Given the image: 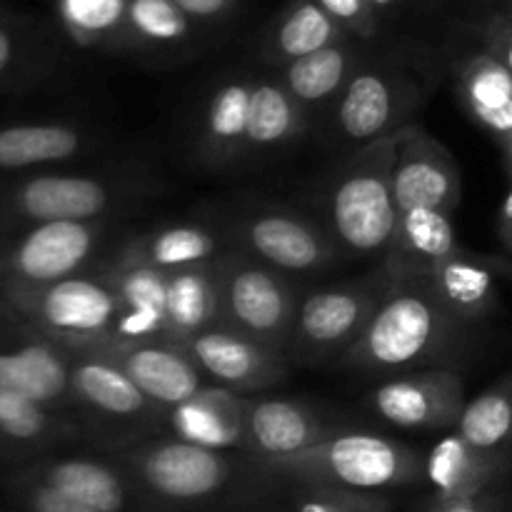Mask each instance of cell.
I'll return each instance as SVG.
<instances>
[{
    "label": "cell",
    "mask_w": 512,
    "mask_h": 512,
    "mask_svg": "<svg viewBox=\"0 0 512 512\" xmlns=\"http://www.w3.org/2000/svg\"><path fill=\"white\" fill-rule=\"evenodd\" d=\"M475 330L435 295L430 278H393L360 338L338 358L353 373L390 378L425 368H455Z\"/></svg>",
    "instance_id": "cell-1"
},
{
    "label": "cell",
    "mask_w": 512,
    "mask_h": 512,
    "mask_svg": "<svg viewBox=\"0 0 512 512\" xmlns=\"http://www.w3.org/2000/svg\"><path fill=\"white\" fill-rule=\"evenodd\" d=\"M140 165L35 170L0 178V238L45 223H103L155 193Z\"/></svg>",
    "instance_id": "cell-2"
},
{
    "label": "cell",
    "mask_w": 512,
    "mask_h": 512,
    "mask_svg": "<svg viewBox=\"0 0 512 512\" xmlns=\"http://www.w3.org/2000/svg\"><path fill=\"white\" fill-rule=\"evenodd\" d=\"M398 133L343 155L320 190L328 238L340 258L380 265L393 243L398 213L393 203V160Z\"/></svg>",
    "instance_id": "cell-3"
},
{
    "label": "cell",
    "mask_w": 512,
    "mask_h": 512,
    "mask_svg": "<svg viewBox=\"0 0 512 512\" xmlns=\"http://www.w3.org/2000/svg\"><path fill=\"white\" fill-rule=\"evenodd\" d=\"M435 88L433 75L403 55H368L325 113L323 135L350 153L418 123Z\"/></svg>",
    "instance_id": "cell-4"
},
{
    "label": "cell",
    "mask_w": 512,
    "mask_h": 512,
    "mask_svg": "<svg viewBox=\"0 0 512 512\" xmlns=\"http://www.w3.org/2000/svg\"><path fill=\"white\" fill-rule=\"evenodd\" d=\"M255 465L273 478L363 493L400 488L423 478V458L413 448L385 435L358 430H338L303 453Z\"/></svg>",
    "instance_id": "cell-5"
},
{
    "label": "cell",
    "mask_w": 512,
    "mask_h": 512,
    "mask_svg": "<svg viewBox=\"0 0 512 512\" xmlns=\"http://www.w3.org/2000/svg\"><path fill=\"white\" fill-rule=\"evenodd\" d=\"M18 323L68 350H95L115 343L118 300L100 268L38 285L0 290Z\"/></svg>",
    "instance_id": "cell-6"
},
{
    "label": "cell",
    "mask_w": 512,
    "mask_h": 512,
    "mask_svg": "<svg viewBox=\"0 0 512 512\" xmlns=\"http://www.w3.org/2000/svg\"><path fill=\"white\" fill-rule=\"evenodd\" d=\"M390 283L388 270L375 265L368 275L303 293L285 348L290 365L338 360L360 338Z\"/></svg>",
    "instance_id": "cell-7"
},
{
    "label": "cell",
    "mask_w": 512,
    "mask_h": 512,
    "mask_svg": "<svg viewBox=\"0 0 512 512\" xmlns=\"http://www.w3.org/2000/svg\"><path fill=\"white\" fill-rule=\"evenodd\" d=\"M218 325L285 353L303 290L293 278L230 248L218 258Z\"/></svg>",
    "instance_id": "cell-8"
},
{
    "label": "cell",
    "mask_w": 512,
    "mask_h": 512,
    "mask_svg": "<svg viewBox=\"0 0 512 512\" xmlns=\"http://www.w3.org/2000/svg\"><path fill=\"white\" fill-rule=\"evenodd\" d=\"M220 230L230 248L288 278L323 273L340 260L320 220L283 205H250Z\"/></svg>",
    "instance_id": "cell-9"
},
{
    "label": "cell",
    "mask_w": 512,
    "mask_h": 512,
    "mask_svg": "<svg viewBox=\"0 0 512 512\" xmlns=\"http://www.w3.org/2000/svg\"><path fill=\"white\" fill-rule=\"evenodd\" d=\"M103 223H45L0 238V290L38 288L95 268L108 243Z\"/></svg>",
    "instance_id": "cell-10"
},
{
    "label": "cell",
    "mask_w": 512,
    "mask_h": 512,
    "mask_svg": "<svg viewBox=\"0 0 512 512\" xmlns=\"http://www.w3.org/2000/svg\"><path fill=\"white\" fill-rule=\"evenodd\" d=\"M110 458L125 470L135 488L168 503H200L218 495L235 478L233 455L178 438L143 440Z\"/></svg>",
    "instance_id": "cell-11"
},
{
    "label": "cell",
    "mask_w": 512,
    "mask_h": 512,
    "mask_svg": "<svg viewBox=\"0 0 512 512\" xmlns=\"http://www.w3.org/2000/svg\"><path fill=\"white\" fill-rule=\"evenodd\" d=\"M465 400V380L455 368L390 375L365 395L380 420L403 430H455Z\"/></svg>",
    "instance_id": "cell-12"
},
{
    "label": "cell",
    "mask_w": 512,
    "mask_h": 512,
    "mask_svg": "<svg viewBox=\"0 0 512 512\" xmlns=\"http://www.w3.org/2000/svg\"><path fill=\"white\" fill-rule=\"evenodd\" d=\"M173 345L195 365L205 383L240 395H253L283 383L293 368L285 353L255 343L223 325Z\"/></svg>",
    "instance_id": "cell-13"
},
{
    "label": "cell",
    "mask_w": 512,
    "mask_h": 512,
    "mask_svg": "<svg viewBox=\"0 0 512 512\" xmlns=\"http://www.w3.org/2000/svg\"><path fill=\"white\" fill-rule=\"evenodd\" d=\"M463 200V173L455 155L420 123L398 133L393 160L395 213L428 208L455 215Z\"/></svg>",
    "instance_id": "cell-14"
},
{
    "label": "cell",
    "mask_w": 512,
    "mask_h": 512,
    "mask_svg": "<svg viewBox=\"0 0 512 512\" xmlns=\"http://www.w3.org/2000/svg\"><path fill=\"white\" fill-rule=\"evenodd\" d=\"M0 385L43 408L73 418L68 355L28 325L0 328Z\"/></svg>",
    "instance_id": "cell-15"
},
{
    "label": "cell",
    "mask_w": 512,
    "mask_h": 512,
    "mask_svg": "<svg viewBox=\"0 0 512 512\" xmlns=\"http://www.w3.org/2000/svg\"><path fill=\"white\" fill-rule=\"evenodd\" d=\"M103 135L80 118H30L0 123V178L58 168L100 148Z\"/></svg>",
    "instance_id": "cell-16"
},
{
    "label": "cell",
    "mask_w": 512,
    "mask_h": 512,
    "mask_svg": "<svg viewBox=\"0 0 512 512\" xmlns=\"http://www.w3.org/2000/svg\"><path fill=\"white\" fill-rule=\"evenodd\" d=\"M250 80L253 75H228L205 90L190 123V153L205 170L243 168L248 130Z\"/></svg>",
    "instance_id": "cell-17"
},
{
    "label": "cell",
    "mask_w": 512,
    "mask_h": 512,
    "mask_svg": "<svg viewBox=\"0 0 512 512\" xmlns=\"http://www.w3.org/2000/svg\"><path fill=\"white\" fill-rule=\"evenodd\" d=\"M63 350L68 355L73 413L133 428L160 425L163 408L145 398L105 355L95 350Z\"/></svg>",
    "instance_id": "cell-18"
},
{
    "label": "cell",
    "mask_w": 512,
    "mask_h": 512,
    "mask_svg": "<svg viewBox=\"0 0 512 512\" xmlns=\"http://www.w3.org/2000/svg\"><path fill=\"white\" fill-rule=\"evenodd\" d=\"M455 95L470 120L493 140L505 183L512 180V65L475 48L453 65Z\"/></svg>",
    "instance_id": "cell-19"
},
{
    "label": "cell",
    "mask_w": 512,
    "mask_h": 512,
    "mask_svg": "<svg viewBox=\"0 0 512 512\" xmlns=\"http://www.w3.org/2000/svg\"><path fill=\"white\" fill-rule=\"evenodd\" d=\"M338 430L343 428L330 423L308 403L248 395L243 453H248L253 463H270L303 453Z\"/></svg>",
    "instance_id": "cell-20"
},
{
    "label": "cell",
    "mask_w": 512,
    "mask_h": 512,
    "mask_svg": "<svg viewBox=\"0 0 512 512\" xmlns=\"http://www.w3.org/2000/svg\"><path fill=\"white\" fill-rule=\"evenodd\" d=\"M510 260L460 245L428 275L440 303L468 328L478 330L500 310V280H510Z\"/></svg>",
    "instance_id": "cell-21"
},
{
    "label": "cell",
    "mask_w": 512,
    "mask_h": 512,
    "mask_svg": "<svg viewBox=\"0 0 512 512\" xmlns=\"http://www.w3.org/2000/svg\"><path fill=\"white\" fill-rule=\"evenodd\" d=\"M20 465L43 485L95 512H128L135 503V483L113 458L40 455Z\"/></svg>",
    "instance_id": "cell-22"
},
{
    "label": "cell",
    "mask_w": 512,
    "mask_h": 512,
    "mask_svg": "<svg viewBox=\"0 0 512 512\" xmlns=\"http://www.w3.org/2000/svg\"><path fill=\"white\" fill-rule=\"evenodd\" d=\"M158 408H173L205 388L195 365L168 343H120L95 348Z\"/></svg>",
    "instance_id": "cell-23"
},
{
    "label": "cell",
    "mask_w": 512,
    "mask_h": 512,
    "mask_svg": "<svg viewBox=\"0 0 512 512\" xmlns=\"http://www.w3.org/2000/svg\"><path fill=\"white\" fill-rule=\"evenodd\" d=\"M225 250H230V245L220 225L170 223L125 238L110 260L158 273H178L213 263Z\"/></svg>",
    "instance_id": "cell-24"
},
{
    "label": "cell",
    "mask_w": 512,
    "mask_h": 512,
    "mask_svg": "<svg viewBox=\"0 0 512 512\" xmlns=\"http://www.w3.org/2000/svg\"><path fill=\"white\" fill-rule=\"evenodd\" d=\"M368 55V45L353 38L340 40V43L315 50V53L303 55V58L278 68L275 80L303 110L308 125H320L330 105L338 100L348 80L353 78V73L363 65Z\"/></svg>",
    "instance_id": "cell-25"
},
{
    "label": "cell",
    "mask_w": 512,
    "mask_h": 512,
    "mask_svg": "<svg viewBox=\"0 0 512 512\" xmlns=\"http://www.w3.org/2000/svg\"><path fill=\"white\" fill-rule=\"evenodd\" d=\"M245 405L248 395L205 385L200 393L173 408H163L160 425L170 430V438L200 445V448L243 450L245 445Z\"/></svg>",
    "instance_id": "cell-26"
},
{
    "label": "cell",
    "mask_w": 512,
    "mask_h": 512,
    "mask_svg": "<svg viewBox=\"0 0 512 512\" xmlns=\"http://www.w3.org/2000/svg\"><path fill=\"white\" fill-rule=\"evenodd\" d=\"M118 300L115 343H165V298L168 273L138 265H120L115 260L98 263Z\"/></svg>",
    "instance_id": "cell-27"
},
{
    "label": "cell",
    "mask_w": 512,
    "mask_h": 512,
    "mask_svg": "<svg viewBox=\"0 0 512 512\" xmlns=\"http://www.w3.org/2000/svg\"><path fill=\"white\" fill-rule=\"evenodd\" d=\"M308 130L303 110L285 93L275 75H253L243 168L280 158L293 150Z\"/></svg>",
    "instance_id": "cell-28"
},
{
    "label": "cell",
    "mask_w": 512,
    "mask_h": 512,
    "mask_svg": "<svg viewBox=\"0 0 512 512\" xmlns=\"http://www.w3.org/2000/svg\"><path fill=\"white\" fill-rule=\"evenodd\" d=\"M510 453H485L465 443L458 433L445 435L423 458V478L435 498L455 500L498 490L508 483Z\"/></svg>",
    "instance_id": "cell-29"
},
{
    "label": "cell",
    "mask_w": 512,
    "mask_h": 512,
    "mask_svg": "<svg viewBox=\"0 0 512 512\" xmlns=\"http://www.w3.org/2000/svg\"><path fill=\"white\" fill-rule=\"evenodd\" d=\"M200 43V25L170 0H125L115 50L145 58H178Z\"/></svg>",
    "instance_id": "cell-30"
},
{
    "label": "cell",
    "mask_w": 512,
    "mask_h": 512,
    "mask_svg": "<svg viewBox=\"0 0 512 512\" xmlns=\"http://www.w3.org/2000/svg\"><path fill=\"white\" fill-rule=\"evenodd\" d=\"M460 248L455 215L440 210H408L398 215L393 243L380 265L388 270L390 278H428L440 260Z\"/></svg>",
    "instance_id": "cell-31"
},
{
    "label": "cell",
    "mask_w": 512,
    "mask_h": 512,
    "mask_svg": "<svg viewBox=\"0 0 512 512\" xmlns=\"http://www.w3.org/2000/svg\"><path fill=\"white\" fill-rule=\"evenodd\" d=\"M83 435V425L75 418L43 408L0 385V440L23 463L55 448H65Z\"/></svg>",
    "instance_id": "cell-32"
},
{
    "label": "cell",
    "mask_w": 512,
    "mask_h": 512,
    "mask_svg": "<svg viewBox=\"0 0 512 512\" xmlns=\"http://www.w3.org/2000/svg\"><path fill=\"white\" fill-rule=\"evenodd\" d=\"M220 320V278L218 260L198 268L168 273L165 298V343L198 335L215 328Z\"/></svg>",
    "instance_id": "cell-33"
},
{
    "label": "cell",
    "mask_w": 512,
    "mask_h": 512,
    "mask_svg": "<svg viewBox=\"0 0 512 512\" xmlns=\"http://www.w3.org/2000/svg\"><path fill=\"white\" fill-rule=\"evenodd\" d=\"M340 40H348V35L313 0H290L265 30L260 55L273 68H283Z\"/></svg>",
    "instance_id": "cell-34"
},
{
    "label": "cell",
    "mask_w": 512,
    "mask_h": 512,
    "mask_svg": "<svg viewBox=\"0 0 512 512\" xmlns=\"http://www.w3.org/2000/svg\"><path fill=\"white\" fill-rule=\"evenodd\" d=\"M48 65L50 45L43 23L0 8V93L35 83Z\"/></svg>",
    "instance_id": "cell-35"
},
{
    "label": "cell",
    "mask_w": 512,
    "mask_h": 512,
    "mask_svg": "<svg viewBox=\"0 0 512 512\" xmlns=\"http://www.w3.org/2000/svg\"><path fill=\"white\" fill-rule=\"evenodd\" d=\"M458 433L473 448L485 453H510L512 433V378L503 375L493 385L465 400L463 413L455 423Z\"/></svg>",
    "instance_id": "cell-36"
},
{
    "label": "cell",
    "mask_w": 512,
    "mask_h": 512,
    "mask_svg": "<svg viewBox=\"0 0 512 512\" xmlns=\"http://www.w3.org/2000/svg\"><path fill=\"white\" fill-rule=\"evenodd\" d=\"M55 10L73 40L115 48L123 23L125 0H55Z\"/></svg>",
    "instance_id": "cell-37"
},
{
    "label": "cell",
    "mask_w": 512,
    "mask_h": 512,
    "mask_svg": "<svg viewBox=\"0 0 512 512\" xmlns=\"http://www.w3.org/2000/svg\"><path fill=\"white\" fill-rule=\"evenodd\" d=\"M0 490L18 512H95L43 485L20 463L0 478Z\"/></svg>",
    "instance_id": "cell-38"
},
{
    "label": "cell",
    "mask_w": 512,
    "mask_h": 512,
    "mask_svg": "<svg viewBox=\"0 0 512 512\" xmlns=\"http://www.w3.org/2000/svg\"><path fill=\"white\" fill-rule=\"evenodd\" d=\"M303 490L295 512H390V503L378 493L335 488V485L300 483Z\"/></svg>",
    "instance_id": "cell-39"
},
{
    "label": "cell",
    "mask_w": 512,
    "mask_h": 512,
    "mask_svg": "<svg viewBox=\"0 0 512 512\" xmlns=\"http://www.w3.org/2000/svg\"><path fill=\"white\" fill-rule=\"evenodd\" d=\"M348 38L363 45H373L383 33V25L375 18L365 0H313Z\"/></svg>",
    "instance_id": "cell-40"
},
{
    "label": "cell",
    "mask_w": 512,
    "mask_h": 512,
    "mask_svg": "<svg viewBox=\"0 0 512 512\" xmlns=\"http://www.w3.org/2000/svg\"><path fill=\"white\" fill-rule=\"evenodd\" d=\"M170 3L178 5L200 28H208V25H218L228 20L238 10L240 0H170Z\"/></svg>",
    "instance_id": "cell-41"
},
{
    "label": "cell",
    "mask_w": 512,
    "mask_h": 512,
    "mask_svg": "<svg viewBox=\"0 0 512 512\" xmlns=\"http://www.w3.org/2000/svg\"><path fill=\"white\" fill-rule=\"evenodd\" d=\"M503 505V493L498 490H488V493L473 495V498H455V500H438L425 508V512H500Z\"/></svg>",
    "instance_id": "cell-42"
},
{
    "label": "cell",
    "mask_w": 512,
    "mask_h": 512,
    "mask_svg": "<svg viewBox=\"0 0 512 512\" xmlns=\"http://www.w3.org/2000/svg\"><path fill=\"white\" fill-rule=\"evenodd\" d=\"M495 235L500 243V258H512V188L505 183L503 198H500L498 213H495Z\"/></svg>",
    "instance_id": "cell-43"
},
{
    "label": "cell",
    "mask_w": 512,
    "mask_h": 512,
    "mask_svg": "<svg viewBox=\"0 0 512 512\" xmlns=\"http://www.w3.org/2000/svg\"><path fill=\"white\" fill-rule=\"evenodd\" d=\"M370 5V10L375 13V18L380 20V25L385 28V23L393 18H398L405 8H408L413 0H365Z\"/></svg>",
    "instance_id": "cell-44"
},
{
    "label": "cell",
    "mask_w": 512,
    "mask_h": 512,
    "mask_svg": "<svg viewBox=\"0 0 512 512\" xmlns=\"http://www.w3.org/2000/svg\"><path fill=\"white\" fill-rule=\"evenodd\" d=\"M18 463H23V460L18 458V455L13 453V450L8 448V445L3 443V440H0V478H3L5 473H8L10 468H15V465Z\"/></svg>",
    "instance_id": "cell-45"
},
{
    "label": "cell",
    "mask_w": 512,
    "mask_h": 512,
    "mask_svg": "<svg viewBox=\"0 0 512 512\" xmlns=\"http://www.w3.org/2000/svg\"><path fill=\"white\" fill-rule=\"evenodd\" d=\"M18 323V318L13 315V310H10V305L5 303V298L0 295V328H5V325H13Z\"/></svg>",
    "instance_id": "cell-46"
}]
</instances>
